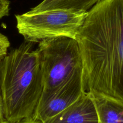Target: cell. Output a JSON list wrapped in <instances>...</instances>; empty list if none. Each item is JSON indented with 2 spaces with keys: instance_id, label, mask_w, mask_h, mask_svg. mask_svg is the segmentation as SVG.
Segmentation results:
<instances>
[{
  "instance_id": "obj_1",
  "label": "cell",
  "mask_w": 123,
  "mask_h": 123,
  "mask_svg": "<svg viewBox=\"0 0 123 123\" xmlns=\"http://www.w3.org/2000/svg\"><path fill=\"white\" fill-rule=\"evenodd\" d=\"M84 91L123 101V0H101L88 12L76 37Z\"/></svg>"
},
{
  "instance_id": "obj_2",
  "label": "cell",
  "mask_w": 123,
  "mask_h": 123,
  "mask_svg": "<svg viewBox=\"0 0 123 123\" xmlns=\"http://www.w3.org/2000/svg\"><path fill=\"white\" fill-rule=\"evenodd\" d=\"M43 89L37 49L24 42L0 64V92L7 123L33 118Z\"/></svg>"
},
{
  "instance_id": "obj_3",
  "label": "cell",
  "mask_w": 123,
  "mask_h": 123,
  "mask_svg": "<svg viewBox=\"0 0 123 123\" xmlns=\"http://www.w3.org/2000/svg\"><path fill=\"white\" fill-rule=\"evenodd\" d=\"M37 51L43 83L39 105L47 101L75 74L83 72V61L77 41L70 37L41 41Z\"/></svg>"
},
{
  "instance_id": "obj_4",
  "label": "cell",
  "mask_w": 123,
  "mask_h": 123,
  "mask_svg": "<svg viewBox=\"0 0 123 123\" xmlns=\"http://www.w3.org/2000/svg\"><path fill=\"white\" fill-rule=\"evenodd\" d=\"M87 12L55 10L16 15V28L27 42H40L59 37L76 39Z\"/></svg>"
},
{
  "instance_id": "obj_5",
  "label": "cell",
  "mask_w": 123,
  "mask_h": 123,
  "mask_svg": "<svg viewBox=\"0 0 123 123\" xmlns=\"http://www.w3.org/2000/svg\"><path fill=\"white\" fill-rule=\"evenodd\" d=\"M83 92V72H80L54 92L47 101L39 105L33 119L41 123H49L74 103Z\"/></svg>"
},
{
  "instance_id": "obj_6",
  "label": "cell",
  "mask_w": 123,
  "mask_h": 123,
  "mask_svg": "<svg viewBox=\"0 0 123 123\" xmlns=\"http://www.w3.org/2000/svg\"><path fill=\"white\" fill-rule=\"evenodd\" d=\"M49 123H99L96 107L91 93L84 91L74 103Z\"/></svg>"
},
{
  "instance_id": "obj_7",
  "label": "cell",
  "mask_w": 123,
  "mask_h": 123,
  "mask_svg": "<svg viewBox=\"0 0 123 123\" xmlns=\"http://www.w3.org/2000/svg\"><path fill=\"white\" fill-rule=\"evenodd\" d=\"M95 103L99 123H123V101L96 92H89Z\"/></svg>"
},
{
  "instance_id": "obj_8",
  "label": "cell",
  "mask_w": 123,
  "mask_h": 123,
  "mask_svg": "<svg viewBox=\"0 0 123 123\" xmlns=\"http://www.w3.org/2000/svg\"><path fill=\"white\" fill-rule=\"evenodd\" d=\"M101 0H43L39 4L32 8V12L48 10H67L75 12H88Z\"/></svg>"
},
{
  "instance_id": "obj_9",
  "label": "cell",
  "mask_w": 123,
  "mask_h": 123,
  "mask_svg": "<svg viewBox=\"0 0 123 123\" xmlns=\"http://www.w3.org/2000/svg\"><path fill=\"white\" fill-rule=\"evenodd\" d=\"M10 42L5 35L0 33V64L7 54Z\"/></svg>"
},
{
  "instance_id": "obj_10",
  "label": "cell",
  "mask_w": 123,
  "mask_h": 123,
  "mask_svg": "<svg viewBox=\"0 0 123 123\" xmlns=\"http://www.w3.org/2000/svg\"><path fill=\"white\" fill-rule=\"evenodd\" d=\"M10 10L9 0H0V19L9 15Z\"/></svg>"
},
{
  "instance_id": "obj_11",
  "label": "cell",
  "mask_w": 123,
  "mask_h": 123,
  "mask_svg": "<svg viewBox=\"0 0 123 123\" xmlns=\"http://www.w3.org/2000/svg\"><path fill=\"white\" fill-rule=\"evenodd\" d=\"M0 123H7L4 114V108H3V103L2 100L1 94L0 92Z\"/></svg>"
},
{
  "instance_id": "obj_12",
  "label": "cell",
  "mask_w": 123,
  "mask_h": 123,
  "mask_svg": "<svg viewBox=\"0 0 123 123\" xmlns=\"http://www.w3.org/2000/svg\"><path fill=\"white\" fill-rule=\"evenodd\" d=\"M41 123L40 122L37 121L35 120L33 118H30V119H25V120H24L22 121L19 122V123Z\"/></svg>"
}]
</instances>
